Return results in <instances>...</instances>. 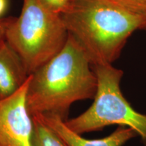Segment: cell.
I'll list each match as a JSON object with an SVG mask.
<instances>
[{"label": "cell", "mask_w": 146, "mask_h": 146, "mask_svg": "<svg viewBox=\"0 0 146 146\" xmlns=\"http://www.w3.org/2000/svg\"><path fill=\"white\" fill-rule=\"evenodd\" d=\"M97 87L90 60L68 34L63 48L31 74L27 110L31 116L54 115L66 121L72 104L94 98Z\"/></svg>", "instance_id": "cell-1"}, {"label": "cell", "mask_w": 146, "mask_h": 146, "mask_svg": "<svg viewBox=\"0 0 146 146\" xmlns=\"http://www.w3.org/2000/svg\"><path fill=\"white\" fill-rule=\"evenodd\" d=\"M68 34L77 41L92 66L112 64L138 29H146V16L110 0H71L61 15Z\"/></svg>", "instance_id": "cell-2"}, {"label": "cell", "mask_w": 146, "mask_h": 146, "mask_svg": "<svg viewBox=\"0 0 146 146\" xmlns=\"http://www.w3.org/2000/svg\"><path fill=\"white\" fill-rule=\"evenodd\" d=\"M68 38L61 15L40 0H23L21 14L14 17L6 33V41L22 58L30 75L56 56Z\"/></svg>", "instance_id": "cell-3"}, {"label": "cell", "mask_w": 146, "mask_h": 146, "mask_svg": "<svg viewBox=\"0 0 146 146\" xmlns=\"http://www.w3.org/2000/svg\"><path fill=\"white\" fill-rule=\"evenodd\" d=\"M98 81L94 101L85 112L65 124L79 135L100 131L110 125L131 128L146 146V115L136 111L122 94L123 71L112 64L93 66Z\"/></svg>", "instance_id": "cell-4"}, {"label": "cell", "mask_w": 146, "mask_h": 146, "mask_svg": "<svg viewBox=\"0 0 146 146\" xmlns=\"http://www.w3.org/2000/svg\"><path fill=\"white\" fill-rule=\"evenodd\" d=\"M30 76L14 94L0 100V146H34L33 121L27 107Z\"/></svg>", "instance_id": "cell-5"}, {"label": "cell", "mask_w": 146, "mask_h": 146, "mask_svg": "<svg viewBox=\"0 0 146 146\" xmlns=\"http://www.w3.org/2000/svg\"><path fill=\"white\" fill-rule=\"evenodd\" d=\"M50 127L66 146H123L137 136L131 128L118 126L112 133L98 139H87L71 130L62 119L54 115H36Z\"/></svg>", "instance_id": "cell-6"}, {"label": "cell", "mask_w": 146, "mask_h": 146, "mask_svg": "<svg viewBox=\"0 0 146 146\" xmlns=\"http://www.w3.org/2000/svg\"><path fill=\"white\" fill-rule=\"evenodd\" d=\"M29 76L22 58L5 40L0 45V100L14 94Z\"/></svg>", "instance_id": "cell-7"}, {"label": "cell", "mask_w": 146, "mask_h": 146, "mask_svg": "<svg viewBox=\"0 0 146 146\" xmlns=\"http://www.w3.org/2000/svg\"><path fill=\"white\" fill-rule=\"evenodd\" d=\"M34 146H66L39 116H32Z\"/></svg>", "instance_id": "cell-8"}, {"label": "cell", "mask_w": 146, "mask_h": 146, "mask_svg": "<svg viewBox=\"0 0 146 146\" xmlns=\"http://www.w3.org/2000/svg\"><path fill=\"white\" fill-rule=\"evenodd\" d=\"M133 13L146 16V0H110Z\"/></svg>", "instance_id": "cell-9"}, {"label": "cell", "mask_w": 146, "mask_h": 146, "mask_svg": "<svg viewBox=\"0 0 146 146\" xmlns=\"http://www.w3.org/2000/svg\"><path fill=\"white\" fill-rule=\"evenodd\" d=\"M40 1L52 12L62 15L68 8L71 0H40Z\"/></svg>", "instance_id": "cell-10"}, {"label": "cell", "mask_w": 146, "mask_h": 146, "mask_svg": "<svg viewBox=\"0 0 146 146\" xmlns=\"http://www.w3.org/2000/svg\"><path fill=\"white\" fill-rule=\"evenodd\" d=\"M14 17L0 18V45L6 40V33Z\"/></svg>", "instance_id": "cell-11"}, {"label": "cell", "mask_w": 146, "mask_h": 146, "mask_svg": "<svg viewBox=\"0 0 146 146\" xmlns=\"http://www.w3.org/2000/svg\"><path fill=\"white\" fill-rule=\"evenodd\" d=\"M8 0H0V18H3V16L7 12L8 8Z\"/></svg>", "instance_id": "cell-12"}]
</instances>
